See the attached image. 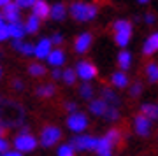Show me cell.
Returning a JSON list of instances; mask_svg holds the SVG:
<instances>
[{
    "instance_id": "12",
    "label": "cell",
    "mask_w": 158,
    "mask_h": 156,
    "mask_svg": "<svg viewBox=\"0 0 158 156\" xmlns=\"http://www.w3.org/2000/svg\"><path fill=\"white\" fill-rule=\"evenodd\" d=\"M100 100H104L109 107H119V104H121V98L118 96V93L109 86H104L100 89Z\"/></svg>"
},
{
    "instance_id": "14",
    "label": "cell",
    "mask_w": 158,
    "mask_h": 156,
    "mask_svg": "<svg viewBox=\"0 0 158 156\" xmlns=\"http://www.w3.org/2000/svg\"><path fill=\"white\" fill-rule=\"evenodd\" d=\"M139 114L148 117L151 123L158 121V104H155V102H144L141 105V112H139Z\"/></svg>"
},
{
    "instance_id": "4",
    "label": "cell",
    "mask_w": 158,
    "mask_h": 156,
    "mask_svg": "<svg viewBox=\"0 0 158 156\" xmlns=\"http://www.w3.org/2000/svg\"><path fill=\"white\" fill-rule=\"evenodd\" d=\"M60 140H62V130L58 128V126L48 125V126L42 128L40 137H39V142H40L42 147H53V146H56Z\"/></svg>"
},
{
    "instance_id": "3",
    "label": "cell",
    "mask_w": 158,
    "mask_h": 156,
    "mask_svg": "<svg viewBox=\"0 0 158 156\" xmlns=\"http://www.w3.org/2000/svg\"><path fill=\"white\" fill-rule=\"evenodd\" d=\"M39 140L35 139L32 133H18L12 140V146H14V151L18 153H32V151L37 147Z\"/></svg>"
},
{
    "instance_id": "18",
    "label": "cell",
    "mask_w": 158,
    "mask_h": 156,
    "mask_svg": "<svg viewBox=\"0 0 158 156\" xmlns=\"http://www.w3.org/2000/svg\"><path fill=\"white\" fill-rule=\"evenodd\" d=\"M113 151H114V146L109 142L106 137H100L98 142H97V156H113Z\"/></svg>"
},
{
    "instance_id": "26",
    "label": "cell",
    "mask_w": 158,
    "mask_h": 156,
    "mask_svg": "<svg viewBox=\"0 0 158 156\" xmlns=\"http://www.w3.org/2000/svg\"><path fill=\"white\" fill-rule=\"evenodd\" d=\"M56 93V88L53 84H42V86H37L35 88V95L37 96H42V98H49Z\"/></svg>"
},
{
    "instance_id": "10",
    "label": "cell",
    "mask_w": 158,
    "mask_h": 156,
    "mask_svg": "<svg viewBox=\"0 0 158 156\" xmlns=\"http://www.w3.org/2000/svg\"><path fill=\"white\" fill-rule=\"evenodd\" d=\"M2 19L7 23V25H11V23H18L19 21V14H21V11L18 9V6L14 4V2H7L6 6L2 7Z\"/></svg>"
},
{
    "instance_id": "11",
    "label": "cell",
    "mask_w": 158,
    "mask_h": 156,
    "mask_svg": "<svg viewBox=\"0 0 158 156\" xmlns=\"http://www.w3.org/2000/svg\"><path fill=\"white\" fill-rule=\"evenodd\" d=\"M51 51H53V44L48 37H42V39H39L37 44H34V56L39 60H46Z\"/></svg>"
},
{
    "instance_id": "32",
    "label": "cell",
    "mask_w": 158,
    "mask_h": 156,
    "mask_svg": "<svg viewBox=\"0 0 158 156\" xmlns=\"http://www.w3.org/2000/svg\"><path fill=\"white\" fill-rule=\"evenodd\" d=\"M56 156H76V151L72 149V146L70 144H63V146L58 147Z\"/></svg>"
},
{
    "instance_id": "15",
    "label": "cell",
    "mask_w": 158,
    "mask_h": 156,
    "mask_svg": "<svg viewBox=\"0 0 158 156\" xmlns=\"http://www.w3.org/2000/svg\"><path fill=\"white\" fill-rule=\"evenodd\" d=\"M32 14L39 19H46L49 18V4L44 0H35L34 6H32Z\"/></svg>"
},
{
    "instance_id": "19",
    "label": "cell",
    "mask_w": 158,
    "mask_h": 156,
    "mask_svg": "<svg viewBox=\"0 0 158 156\" xmlns=\"http://www.w3.org/2000/svg\"><path fill=\"white\" fill-rule=\"evenodd\" d=\"M67 16V7L63 6V4H53L49 6V18L51 19H55V21H63Z\"/></svg>"
},
{
    "instance_id": "44",
    "label": "cell",
    "mask_w": 158,
    "mask_h": 156,
    "mask_svg": "<svg viewBox=\"0 0 158 156\" xmlns=\"http://www.w3.org/2000/svg\"><path fill=\"white\" fill-rule=\"evenodd\" d=\"M7 2H9V0H0V9H2V7H4V6H6V4H7Z\"/></svg>"
},
{
    "instance_id": "21",
    "label": "cell",
    "mask_w": 158,
    "mask_h": 156,
    "mask_svg": "<svg viewBox=\"0 0 158 156\" xmlns=\"http://www.w3.org/2000/svg\"><path fill=\"white\" fill-rule=\"evenodd\" d=\"M107 104L104 100H100V98H93V100L90 102V105H88V109H90V112L93 114V116H100L104 117V114H106V111H107Z\"/></svg>"
},
{
    "instance_id": "27",
    "label": "cell",
    "mask_w": 158,
    "mask_h": 156,
    "mask_svg": "<svg viewBox=\"0 0 158 156\" xmlns=\"http://www.w3.org/2000/svg\"><path fill=\"white\" fill-rule=\"evenodd\" d=\"M93 95H95V88L91 86L90 83H83L79 86V96L85 98V100H93Z\"/></svg>"
},
{
    "instance_id": "7",
    "label": "cell",
    "mask_w": 158,
    "mask_h": 156,
    "mask_svg": "<svg viewBox=\"0 0 158 156\" xmlns=\"http://www.w3.org/2000/svg\"><path fill=\"white\" fill-rule=\"evenodd\" d=\"M76 76H77V79H81V81H85V83H90L91 79H95L97 76H98V68L91 63V61L88 60H81L76 65Z\"/></svg>"
},
{
    "instance_id": "31",
    "label": "cell",
    "mask_w": 158,
    "mask_h": 156,
    "mask_svg": "<svg viewBox=\"0 0 158 156\" xmlns=\"http://www.w3.org/2000/svg\"><path fill=\"white\" fill-rule=\"evenodd\" d=\"M104 119H107V121H118L119 119V109L118 107H107V111L104 114Z\"/></svg>"
},
{
    "instance_id": "17",
    "label": "cell",
    "mask_w": 158,
    "mask_h": 156,
    "mask_svg": "<svg viewBox=\"0 0 158 156\" xmlns=\"http://www.w3.org/2000/svg\"><path fill=\"white\" fill-rule=\"evenodd\" d=\"M7 30H9V39H12V40H23L25 39V34H27L21 21L7 25Z\"/></svg>"
},
{
    "instance_id": "13",
    "label": "cell",
    "mask_w": 158,
    "mask_h": 156,
    "mask_svg": "<svg viewBox=\"0 0 158 156\" xmlns=\"http://www.w3.org/2000/svg\"><path fill=\"white\" fill-rule=\"evenodd\" d=\"M158 53V32H153L151 35H148V39L142 44V55L144 56H153Z\"/></svg>"
},
{
    "instance_id": "39",
    "label": "cell",
    "mask_w": 158,
    "mask_h": 156,
    "mask_svg": "<svg viewBox=\"0 0 158 156\" xmlns=\"http://www.w3.org/2000/svg\"><path fill=\"white\" fill-rule=\"evenodd\" d=\"M23 88H25L23 81H19V79H14V81H12V89H14V91H21Z\"/></svg>"
},
{
    "instance_id": "43",
    "label": "cell",
    "mask_w": 158,
    "mask_h": 156,
    "mask_svg": "<svg viewBox=\"0 0 158 156\" xmlns=\"http://www.w3.org/2000/svg\"><path fill=\"white\" fill-rule=\"evenodd\" d=\"M4 135H6V126L0 123V137H4Z\"/></svg>"
},
{
    "instance_id": "9",
    "label": "cell",
    "mask_w": 158,
    "mask_h": 156,
    "mask_svg": "<svg viewBox=\"0 0 158 156\" xmlns=\"http://www.w3.org/2000/svg\"><path fill=\"white\" fill-rule=\"evenodd\" d=\"M91 44H93V35L90 32H83V34H79L76 37V40H74V51L77 55H85V53H88Z\"/></svg>"
},
{
    "instance_id": "41",
    "label": "cell",
    "mask_w": 158,
    "mask_h": 156,
    "mask_svg": "<svg viewBox=\"0 0 158 156\" xmlns=\"http://www.w3.org/2000/svg\"><path fill=\"white\" fill-rule=\"evenodd\" d=\"M51 77H53V79H62V70H60V68H53Z\"/></svg>"
},
{
    "instance_id": "5",
    "label": "cell",
    "mask_w": 158,
    "mask_h": 156,
    "mask_svg": "<svg viewBox=\"0 0 158 156\" xmlns=\"http://www.w3.org/2000/svg\"><path fill=\"white\" fill-rule=\"evenodd\" d=\"M97 142H98V137H93V135H76L69 144L72 146L74 151H95L97 149Z\"/></svg>"
},
{
    "instance_id": "40",
    "label": "cell",
    "mask_w": 158,
    "mask_h": 156,
    "mask_svg": "<svg viewBox=\"0 0 158 156\" xmlns=\"http://www.w3.org/2000/svg\"><path fill=\"white\" fill-rule=\"evenodd\" d=\"M144 21H146V25H153V23L156 21V16L153 12H148L146 16H144Z\"/></svg>"
},
{
    "instance_id": "20",
    "label": "cell",
    "mask_w": 158,
    "mask_h": 156,
    "mask_svg": "<svg viewBox=\"0 0 158 156\" xmlns=\"http://www.w3.org/2000/svg\"><path fill=\"white\" fill-rule=\"evenodd\" d=\"M118 67H119V70L121 72H127L130 67H132V53L130 51H127V49H121L118 53Z\"/></svg>"
},
{
    "instance_id": "16",
    "label": "cell",
    "mask_w": 158,
    "mask_h": 156,
    "mask_svg": "<svg viewBox=\"0 0 158 156\" xmlns=\"http://www.w3.org/2000/svg\"><path fill=\"white\" fill-rule=\"evenodd\" d=\"M46 60H48V63H49L53 68H60L63 63H65V53H63L62 49H53L49 55H48Z\"/></svg>"
},
{
    "instance_id": "33",
    "label": "cell",
    "mask_w": 158,
    "mask_h": 156,
    "mask_svg": "<svg viewBox=\"0 0 158 156\" xmlns=\"http://www.w3.org/2000/svg\"><path fill=\"white\" fill-rule=\"evenodd\" d=\"M128 93H130V96L132 98H137V96H141V93H142V83H134L132 86H130V89H128Z\"/></svg>"
},
{
    "instance_id": "35",
    "label": "cell",
    "mask_w": 158,
    "mask_h": 156,
    "mask_svg": "<svg viewBox=\"0 0 158 156\" xmlns=\"http://www.w3.org/2000/svg\"><path fill=\"white\" fill-rule=\"evenodd\" d=\"M11 149V142L6 139V137H0V154H4Z\"/></svg>"
},
{
    "instance_id": "24",
    "label": "cell",
    "mask_w": 158,
    "mask_h": 156,
    "mask_svg": "<svg viewBox=\"0 0 158 156\" xmlns=\"http://www.w3.org/2000/svg\"><path fill=\"white\" fill-rule=\"evenodd\" d=\"M23 27H25V32H27V34H37V32H39V27H40V19L35 18L34 14H30V16L27 18V21L23 23Z\"/></svg>"
},
{
    "instance_id": "8",
    "label": "cell",
    "mask_w": 158,
    "mask_h": 156,
    "mask_svg": "<svg viewBox=\"0 0 158 156\" xmlns=\"http://www.w3.org/2000/svg\"><path fill=\"white\" fill-rule=\"evenodd\" d=\"M151 130H153V123L148 117H144L142 114H137L134 117V132L139 137H149L151 135Z\"/></svg>"
},
{
    "instance_id": "28",
    "label": "cell",
    "mask_w": 158,
    "mask_h": 156,
    "mask_svg": "<svg viewBox=\"0 0 158 156\" xmlns=\"http://www.w3.org/2000/svg\"><path fill=\"white\" fill-rule=\"evenodd\" d=\"M62 81L67 84V86H74L76 81H77L76 70H74V68H65V70H62Z\"/></svg>"
},
{
    "instance_id": "1",
    "label": "cell",
    "mask_w": 158,
    "mask_h": 156,
    "mask_svg": "<svg viewBox=\"0 0 158 156\" xmlns=\"http://www.w3.org/2000/svg\"><path fill=\"white\" fill-rule=\"evenodd\" d=\"M70 16L76 19V21L86 23V21H93L98 14V7L95 4H88V2H74L70 4Z\"/></svg>"
},
{
    "instance_id": "2",
    "label": "cell",
    "mask_w": 158,
    "mask_h": 156,
    "mask_svg": "<svg viewBox=\"0 0 158 156\" xmlns=\"http://www.w3.org/2000/svg\"><path fill=\"white\" fill-rule=\"evenodd\" d=\"M132 23L128 19H116L113 23V32H114V42L119 46V47H127L130 44V39H132Z\"/></svg>"
},
{
    "instance_id": "47",
    "label": "cell",
    "mask_w": 158,
    "mask_h": 156,
    "mask_svg": "<svg viewBox=\"0 0 158 156\" xmlns=\"http://www.w3.org/2000/svg\"><path fill=\"white\" fill-rule=\"evenodd\" d=\"M0 102H2V98H0Z\"/></svg>"
},
{
    "instance_id": "37",
    "label": "cell",
    "mask_w": 158,
    "mask_h": 156,
    "mask_svg": "<svg viewBox=\"0 0 158 156\" xmlns=\"http://www.w3.org/2000/svg\"><path fill=\"white\" fill-rule=\"evenodd\" d=\"M51 44L53 46H62L63 44V35L60 34V32H56V34H53V37H51Z\"/></svg>"
},
{
    "instance_id": "45",
    "label": "cell",
    "mask_w": 158,
    "mask_h": 156,
    "mask_svg": "<svg viewBox=\"0 0 158 156\" xmlns=\"http://www.w3.org/2000/svg\"><path fill=\"white\" fill-rule=\"evenodd\" d=\"M4 23H6V21H4V19H2V14H0V25H4Z\"/></svg>"
},
{
    "instance_id": "46",
    "label": "cell",
    "mask_w": 158,
    "mask_h": 156,
    "mask_svg": "<svg viewBox=\"0 0 158 156\" xmlns=\"http://www.w3.org/2000/svg\"><path fill=\"white\" fill-rule=\"evenodd\" d=\"M0 79H2V68H0Z\"/></svg>"
},
{
    "instance_id": "30",
    "label": "cell",
    "mask_w": 158,
    "mask_h": 156,
    "mask_svg": "<svg viewBox=\"0 0 158 156\" xmlns=\"http://www.w3.org/2000/svg\"><path fill=\"white\" fill-rule=\"evenodd\" d=\"M104 137H106V139H107L113 146H118L119 142H121V130H118V128H111V130L107 132V133L104 135Z\"/></svg>"
},
{
    "instance_id": "42",
    "label": "cell",
    "mask_w": 158,
    "mask_h": 156,
    "mask_svg": "<svg viewBox=\"0 0 158 156\" xmlns=\"http://www.w3.org/2000/svg\"><path fill=\"white\" fill-rule=\"evenodd\" d=\"M0 156H23V154L18 153V151H14V149H9L7 153H4V154H0Z\"/></svg>"
},
{
    "instance_id": "25",
    "label": "cell",
    "mask_w": 158,
    "mask_h": 156,
    "mask_svg": "<svg viewBox=\"0 0 158 156\" xmlns=\"http://www.w3.org/2000/svg\"><path fill=\"white\" fill-rule=\"evenodd\" d=\"M144 72H146V77L149 83H153V84L158 83V63H155V61L148 63L146 68H144Z\"/></svg>"
},
{
    "instance_id": "23",
    "label": "cell",
    "mask_w": 158,
    "mask_h": 156,
    "mask_svg": "<svg viewBox=\"0 0 158 156\" xmlns=\"http://www.w3.org/2000/svg\"><path fill=\"white\" fill-rule=\"evenodd\" d=\"M111 84L118 89L127 88V86H128V76L125 72H121V70H118V72H114L113 76H111Z\"/></svg>"
},
{
    "instance_id": "34",
    "label": "cell",
    "mask_w": 158,
    "mask_h": 156,
    "mask_svg": "<svg viewBox=\"0 0 158 156\" xmlns=\"http://www.w3.org/2000/svg\"><path fill=\"white\" fill-rule=\"evenodd\" d=\"M63 109H65L69 114H74V112H77V104H76V102H72V100H69V102H65V104H63Z\"/></svg>"
},
{
    "instance_id": "38",
    "label": "cell",
    "mask_w": 158,
    "mask_h": 156,
    "mask_svg": "<svg viewBox=\"0 0 158 156\" xmlns=\"http://www.w3.org/2000/svg\"><path fill=\"white\" fill-rule=\"evenodd\" d=\"M7 39H9V30H7V23H4V25H0V42Z\"/></svg>"
},
{
    "instance_id": "22",
    "label": "cell",
    "mask_w": 158,
    "mask_h": 156,
    "mask_svg": "<svg viewBox=\"0 0 158 156\" xmlns=\"http://www.w3.org/2000/svg\"><path fill=\"white\" fill-rule=\"evenodd\" d=\"M12 47L14 51L21 53L23 56H34V44L25 42V40H12Z\"/></svg>"
},
{
    "instance_id": "29",
    "label": "cell",
    "mask_w": 158,
    "mask_h": 156,
    "mask_svg": "<svg viewBox=\"0 0 158 156\" xmlns=\"http://www.w3.org/2000/svg\"><path fill=\"white\" fill-rule=\"evenodd\" d=\"M28 74L32 76V77H44L46 76V67L42 65V63H32L28 67Z\"/></svg>"
},
{
    "instance_id": "36",
    "label": "cell",
    "mask_w": 158,
    "mask_h": 156,
    "mask_svg": "<svg viewBox=\"0 0 158 156\" xmlns=\"http://www.w3.org/2000/svg\"><path fill=\"white\" fill-rule=\"evenodd\" d=\"M18 6V9L21 11V9H28V7L34 6V0H18V2H14Z\"/></svg>"
},
{
    "instance_id": "6",
    "label": "cell",
    "mask_w": 158,
    "mask_h": 156,
    "mask_svg": "<svg viewBox=\"0 0 158 156\" xmlns=\"http://www.w3.org/2000/svg\"><path fill=\"white\" fill-rule=\"evenodd\" d=\"M88 125H90V121H88V116H86L85 112L77 111V112H74V114H69V117H67V128L77 135L83 133L88 128Z\"/></svg>"
}]
</instances>
